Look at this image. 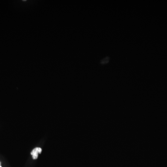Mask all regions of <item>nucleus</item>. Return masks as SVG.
Masks as SVG:
<instances>
[{
    "label": "nucleus",
    "mask_w": 167,
    "mask_h": 167,
    "mask_svg": "<svg viewBox=\"0 0 167 167\" xmlns=\"http://www.w3.org/2000/svg\"><path fill=\"white\" fill-rule=\"evenodd\" d=\"M42 152V149L39 147H37L33 149L32 151L31 154L32 156L33 159H37L38 157V154H41Z\"/></svg>",
    "instance_id": "nucleus-1"
},
{
    "label": "nucleus",
    "mask_w": 167,
    "mask_h": 167,
    "mask_svg": "<svg viewBox=\"0 0 167 167\" xmlns=\"http://www.w3.org/2000/svg\"><path fill=\"white\" fill-rule=\"evenodd\" d=\"M0 167H2V166H1V163H0Z\"/></svg>",
    "instance_id": "nucleus-2"
}]
</instances>
